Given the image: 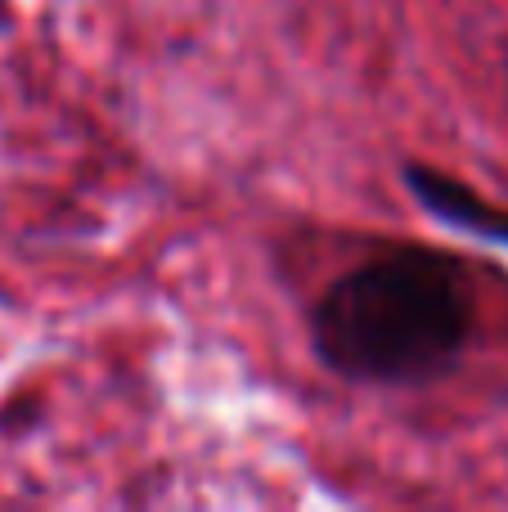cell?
Returning <instances> with one entry per match:
<instances>
[{
	"mask_svg": "<svg viewBox=\"0 0 508 512\" xmlns=\"http://www.w3.org/2000/svg\"><path fill=\"white\" fill-rule=\"evenodd\" d=\"M410 180H414V194L423 198V203L432 207V212H441L446 221H459L468 230H482V234H491V239H504L508 243V216L500 212H486L482 203H477L468 189H459V185H446L441 176H428V171H410Z\"/></svg>",
	"mask_w": 508,
	"mask_h": 512,
	"instance_id": "cell-2",
	"label": "cell"
},
{
	"mask_svg": "<svg viewBox=\"0 0 508 512\" xmlns=\"http://www.w3.org/2000/svg\"><path fill=\"white\" fill-rule=\"evenodd\" d=\"M468 342L464 279L441 256H387L342 274L315 310V346L360 382H419Z\"/></svg>",
	"mask_w": 508,
	"mask_h": 512,
	"instance_id": "cell-1",
	"label": "cell"
}]
</instances>
